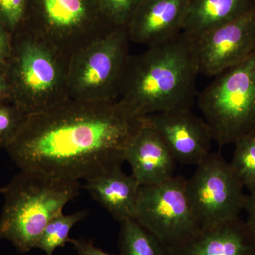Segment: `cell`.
Wrapping results in <instances>:
<instances>
[{
  "instance_id": "obj_8",
  "label": "cell",
  "mask_w": 255,
  "mask_h": 255,
  "mask_svg": "<svg viewBox=\"0 0 255 255\" xmlns=\"http://www.w3.org/2000/svg\"><path fill=\"white\" fill-rule=\"evenodd\" d=\"M186 180L191 211L201 228L240 217L246 196L231 164L220 152H210Z\"/></svg>"
},
{
  "instance_id": "obj_13",
  "label": "cell",
  "mask_w": 255,
  "mask_h": 255,
  "mask_svg": "<svg viewBox=\"0 0 255 255\" xmlns=\"http://www.w3.org/2000/svg\"><path fill=\"white\" fill-rule=\"evenodd\" d=\"M187 0H142L127 26L130 42L156 46L182 33Z\"/></svg>"
},
{
  "instance_id": "obj_20",
  "label": "cell",
  "mask_w": 255,
  "mask_h": 255,
  "mask_svg": "<svg viewBox=\"0 0 255 255\" xmlns=\"http://www.w3.org/2000/svg\"><path fill=\"white\" fill-rule=\"evenodd\" d=\"M101 14L114 28L125 27L142 0H96Z\"/></svg>"
},
{
  "instance_id": "obj_25",
  "label": "cell",
  "mask_w": 255,
  "mask_h": 255,
  "mask_svg": "<svg viewBox=\"0 0 255 255\" xmlns=\"http://www.w3.org/2000/svg\"><path fill=\"white\" fill-rule=\"evenodd\" d=\"M0 102L13 103V95L11 87L0 64Z\"/></svg>"
},
{
  "instance_id": "obj_12",
  "label": "cell",
  "mask_w": 255,
  "mask_h": 255,
  "mask_svg": "<svg viewBox=\"0 0 255 255\" xmlns=\"http://www.w3.org/2000/svg\"><path fill=\"white\" fill-rule=\"evenodd\" d=\"M167 255H255V234L241 218L200 228L177 244Z\"/></svg>"
},
{
  "instance_id": "obj_11",
  "label": "cell",
  "mask_w": 255,
  "mask_h": 255,
  "mask_svg": "<svg viewBox=\"0 0 255 255\" xmlns=\"http://www.w3.org/2000/svg\"><path fill=\"white\" fill-rule=\"evenodd\" d=\"M145 117L175 162L198 165L211 152L212 134L206 121L192 111L161 112Z\"/></svg>"
},
{
  "instance_id": "obj_15",
  "label": "cell",
  "mask_w": 255,
  "mask_h": 255,
  "mask_svg": "<svg viewBox=\"0 0 255 255\" xmlns=\"http://www.w3.org/2000/svg\"><path fill=\"white\" fill-rule=\"evenodd\" d=\"M84 188L119 223L135 219L140 184L122 167L86 180Z\"/></svg>"
},
{
  "instance_id": "obj_27",
  "label": "cell",
  "mask_w": 255,
  "mask_h": 255,
  "mask_svg": "<svg viewBox=\"0 0 255 255\" xmlns=\"http://www.w3.org/2000/svg\"><path fill=\"white\" fill-rule=\"evenodd\" d=\"M0 193H1V187H0Z\"/></svg>"
},
{
  "instance_id": "obj_16",
  "label": "cell",
  "mask_w": 255,
  "mask_h": 255,
  "mask_svg": "<svg viewBox=\"0 0 255 255\" xmlns=\"http://www.w3.org/2000/svg\"><path fill=\"white\" fill-rule=\"evenodd\" d=\"M255 9V0H187L182 33L193 38Z\"/></svg>"
},
{
  "instance_id": "obj_24",
  "label": "cell",
  "mask_w": 255,
  "mask_h": 255,
  "mask_svg": "<svg viewBox=\"0 0 255 255\" xmlns=\"http://www.w3.org/2000/svg\"><path fill=\"white\" fill-rule=\"evenodd\" d=\"M12 49V36L0 23V64H4L9 58Z\"/></svg>"
},
{
  "instance_id": "obj_1",
  "label": "cell",
  "mask_w": 255,
  "mask_h": 255,
  "mask_svg": "<svg viewBox=\"0 0 255 255\" xmlns=\"http://www.w3.org/2000/svg\"><path fill=\"white\" fill-rule=\"evenodd\" d=\"M144 121L118 100L69 98L26 115L5 150L21 171L86 181L122 167Z\"/></svg>"
},
{
  "instance_id": "obj_7",
  "label": "cell",
  "mask_w": 255,
  "mask_h": 255,
  "mask_svg": "<svg viewBox=\"0 0 255 255\" xmlns=\"http://www.w3.org/2000/svg\"><path fill=\"white\" fill-rule=\"evenodd\" d=\"M25 27L70 57L116 28L96 0H29Z\"/></svg>"
},
{
  "instance_id": "obj_2",
  "label": "cell",
  "mask_w": 255,
  "mask_h": 255,
  "mask_svg": "<svg viewBox=\"0 0 255 255\" xmlns=\"http://www.w3.org/2000/svg\"><path fill=\"white\" fill-rule=\"evenodd\" d=\"M198 75L190 38L182 33L130 55L118 101L137 117L191 110L197 99Z\"/></svg>"
},
{
  "instance_id": "obj_23",
  "label": "cell",
  "mask_w": 255,
  "mask_h": 255,
  "mask_svg": "<svg viewBox=\"0 0 255 255\" xmlns=\"http://www.w3.org/2000/svg\"><path fill=\"white\" fill-rule=\"evenodd\" d=\"M70 243L73 245L79 255H114L105 253L100 248L96 247L92 242L87 241L83 238H79V239L71 238Z\"/></svg>"
},
{
  "instance_id": "obj_17",
  "label": "cell",
  "mask_w": 255,
  "mask_h": 255,
  "mask_svg": "<svg viewBox=\"0 0 255 255\" xmlns=\"http://www.w3.org/2000/svg\"><path fill=\"white\" fill-rule=\"evenodd\" d=\"M120 224V255H167L164 245L136 220H126Z\"/></svg>"
},
{
  "instance_id": "obj_19",
  "label": "cell",
  "mask_w": 255,
  "mask_h": 255,
  "mask_svg": "<svg viewBox=\"0 0 255 255\" xmlns=\"http://www.w3.org/2000/svg\"><path fill=\"white\" fill-rule=\"evenodd\" d=\"M231 165L250 194L255 193V132L235 142Z\"/></svg>"
},
{
  "instance_id": "obj_5",
  "label": "cell",
  "mask_w": 255,
  "mask_h": 255,
  "mask_svg": "<svg viewBox=\"0 0 255 255\" xmlns=\"http://www.w3.org/2000/svg\"><path fill=\"white\" fill-rule=\"evenodd\" d=\"M198 94V106L219 145L255 132V50L216 76Z\"/></svg>"
},
{
  "instance_id": "obj_6",
  "label": "cell",
  "mask_w": 255,
  "mask_h": 255,
  "mask_svg": "<svg viewBox=\"0 0 255 255\" xmlns=\"http://www.w3.org/2000/svg\"><path fill=\"white\" fill-rule=\"evenodd\" d=\"M130 41L127 26L114 28L70 57L68 91L75 100H119Z\"/></svg>"
},
{
  "instance_id": "obj_4",
  "label": "cell",
  "mask_w": 255,
  "mask_h": 255,
  "mask_svg": "<svg viewBox=\"0 0 255 255\" xmlns=\"http://www.w3.org/2000/svg\"><path fill=\"white\" fill-rule=\"evenodd\" d=\"M69 63L70 56L27 28L16 32L11 55L1 64L13 104L28 115L68 100Z\"/></svg>"
},
{
  "instance_id": "obj_22",
  "label": "cell",
  "mask_w": 255,
  "mask_h": 255,
  "mask_svg": "<svg viewBox=\"0 0 255 255\" xmlns=\"http://www.w3.org/2000/svg\"><path fill=\"white\" fill-rule=\"evenodd\" d=\"M26 114L13 103L0 102V148L12 141Z\"/></svg>"
},
{
  "instance_id": "obj_3",
  "label": "cell",
  "mask_w": 255,
  "mask_h": 255,
  "mask_svg": "<svg viewBox=\"0 0 255 255\" xmlns=\"http://www.w3.org/2000/svg\"><path fill=\"white\" fill-rule=\"evenodd\" d=\"M78 181L21 171L1 187L4 205L0 214V239L20 253L35 249L50 220L63 213L80 194Z\"/></svg>"
},
{
  "instance_id": "obj_14",
  "label": "cell",
  "mask_w": 255,
  "mask_h": 255,
  "mask_svg": "<svg viewBox=\"0 0 255 255\" xmlns=\"http://www.w3.org/2000/svg\"><path fill=\"white\" fill-rule=\"evenodd\" d=\"M144 119L125 153V161L130 164L132 175L140 186L164 182L174 177L175 169V160L167 146Z\"/></svg>"
},
{
  "instance_id": "obj_18",
  "label": "cell",
  "mask_w": 255,
  "mask_h": 255,
  "mask_svg": "<svg viewBox=\"0 0 255 255\" xmlns=\"http://www.w3.org/2000/svg\"><path fill=\"white\" fill-rule=\"evenodd\" d=\"M87 210L77 211L72 214H58L50 220L37 242L36 248L44 252L46 255H53L55 250L70 243L72 228L87 217Z\"/></svg>"
},
{
  "instance_id": "obj_26",
  "label": "cell",
  "mask_w": 255,
  "mask_h": 255,
  "mask_svg": "<svg viewBox=\"0 0 255 255\" xmlns=\"http://www.w3.org/2000/svg\"><path fill=\"white\" fill-rule=\"evenodd\" d=\"M244 210H246L248 214V219L246 222L255 234V193L246 196Z\"/></svg>"
},
{
  "instance_id": "obj_21",
  "label": "cell",
  "mask_w": 255,
  "mask_h": 255,
  "mask_svg": "<svg viewBox=\"0 0 255 255\" xmlns=\"http://www.w3.org/2000/svg\"><path fill=\"white\" fill-rule=\"evenodd\" d=\"M29 0H0V23L11 36L26 26Z\"/></svg>"
},
{
  "instance_id": "obj_9",
  "label": "cell",
  "mask_w": 255,
  "mask_h": 255,
  "mask_svg": "<svg viewBox=\"0 0 255 255\" xmlns=\"http://www.w3.org/2000/svg\"><path fill=\"white\" fill-rule=\"evenodd\" d=\"M135 219L164 246L177 244L201 228L191 211L182 176L140 186Z\"/></svg>"
},
{
  "instance_id": "obj_10",
  "label": "cell",
  "mask_w": 255,
  "mask_h": 255,
  "mask_svg": "<svg viewBox=\"0 0 255 255\" xmlns=\"http://www.w3.org/2000/svg\"><path fill=\"white\" fill-rule=\"evenodd\" d=\"M189 38L199 75L217 76L255 51V9Z\"/></svg>"
}]
</instances>
